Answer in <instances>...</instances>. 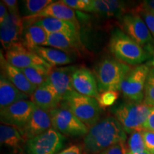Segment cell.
<instances>
[{"instance_id":"6da1fadb","label":"cell","mask_w":154,"mask_h":154,"mask_svg":"<svg viewBox=\"0 0 154 154\" xmlns=\"http://www.w3.org/2000/svg\"><path fill=\"white\" fill-rule=\"evenodd\" d=\"M126 133L114 117H106L88 129L84 138L87 154H99L103 150L121 143H126Z\"/></svg>"},{"instance_id":"7a4b0ae2","label":"cell","mask_w":154,"mask_h":154,"mask_svg":"<svg viewBox=\"0 0 154 154\" xmlns=\"http://www.w3.org/2000/svg\"><path fill=\"white\" fill-rule=\"evenodd\" d=\"M109 49L116 59L128 65L142 64L149 58L141 46L119 29L111 33Z\"/></svg>"},{"instance_id":"3957f363","label":"cell","mask_w":154,"mask_h":154,"mask_svg":"<svg viewBox=\"0 0 154 154\" xmlns=\"http://www.w3.org/2000/svg\"><path fill=\"white\" fill-rule=\"evenodd\" d=\"M151 106L143 102L126 101L111 108V112L126 134L143 131V125L149 116Z\"/></svg>"},{"instance_id":"277c9868","label":"cell","mask_w":154,"mask_h":154,"mask_svg":"<svg viewBox=\"0 0 154 154\" xmlns=\"http://www.w3.org/2000/svg\"><path fill=\"white\" fill-rule=\"evenodd\" d=\"M131 70L128 64L112 58H106L96 68L99 93L120 90L121 83Z\"/></svg>"},{"instance_id":"5b68a950","label":"cell","mask_w":154,"mask_h":154,"mask_svg":"<svg viewBox=\"0 0 154 154\" xmlns=\"http://www.w3.org/2000/svg\"><path fill=\"white\" fill-rule=\"evenodd\" d=\"M61 105L72 111L88 129L99 121L100 105L93 97L76 93L63 99Z\"/></svg>"},{"instance_id":"8992f818","label":"cell","mask_w":154,"mask_h":154,"mask_svg":"<svg viewBox=\"0 0 154 154\" xmlns=\"http://www.w3.org/2000/svg\"><path fill=\"white\" fill-rule=\"evenodd\" d=\"M66 141V138L51 128L43 134L26 141L24 154H57Z\"/></svg>"},{"instance_id":"52a82bcc","label":"cell","mask_w":154,"mask_h":154,"mask_svg":"<svg viewBox=\"0 0 154 154\" xmlns=\"http://www.w3.org/2000/svg\"><path fill=\"white\" fill-rule=\"evenodd\" d=\"M52 128L63 135L80 137L86 136L88 128L66 107L61 106L49 111Z\"/></svg>"},{"instance_id":"ba28073f","label":"cell","mask_w":154,"mask_h":154,"mask_svg":"<svg viewBox=\"0 0 154 154\" xmlns=\"http://www.w3.org/2000/svg\"><path fill=\"white\" fill-rule=\"evenodd\" d=\"M150 69L148 64H140L131 69L125 77L120 91L128 101H143L144 89Z\"/></svg>"},{"instance_id":"9c48e42d","label":"cell","mask_w":154,"mask_h":154,"mask_svg":"<svg viewBox=\"0 0 154 154\" xmlns=\"http://www.w3.org/2000/svg\"><path fill=\"white\" fill-rule=\"evenodd\" d=\"M36 106L29 100H22L2 109L0 120L2 124L8 125L22 130L32 117Z\"/></svg>"},{"instance_id":"30bf717a","label":"cell","mask_w":154,"mask_h":154,"mask_svg":"<svg viewBox=\"0 0 154 154\" xmlns=\"http://www.w3.org/2000/svg\"><path fill=\"white\" fill-rule=\"evenodd\" d=\"M124 32L143 47L153 41V36L137 11L125 13L121 18Z\"/></svg>"},{"instance_id":"8fae6325","label":"cell","mask_w":154,"mask_h":154,"mask_svg":"<svg viewBox=\"0 0 154 154\" xmlns=\"http://www.w3.org/2000/svg\"><path fill=\"white\" fill-rule=\"evenodd\" d=\"M5 59L8 63L19 69L34 66H44L52 69L53 66L46 62L31 50L23 46L21 42L14 44L6 51Z\"/></svg>"},{"instance_id":"7c38bea8","label":"cell","mask_w":154,"mask_h":154,"mask_svg":"<svg viewBox=\"0 0 154 154\" xmlns=\"http://www.w3.org/2000/svg\"><path fill=\"white\" fill-rule=\"evenodd\" d=\"M76 66H67L52 68L50 70L47 82L62 99L77 93L73 86L72 76Z\"/></svg>"},{"instance_id":"4fadbf2b","label":"cell","mask_w":154,"mask_h":154,"mask_svg":"<svg viewBox=\"0 0 154 154\" xmlns=\"http://www.w3.org/2000/svg\"><path fill=\"white\" fill-rule=\"evenodd\" d=\"M0 40L6 51L14 44L19 43L24 29V21L20 16L9 14L0 24Z\"/></svg>"},{"instance_id":"5bb4252c","label":"cell","mask_w":154,"mask_h":154,"mask_svg":"<svg viewBox=\"0 0 154 154\" xmlns=\"http://www.w3.org/2000/svg\"><path fill=\"white\" fill-rule=\"evenodd\" d=\"M48 17L69 21V22L74 23L78 26V21L76 19V14L74 9L63 4L62 1L54 2L38 14L32 17H24L22 19L24 23H28V24L24 26L26 27L33 24L38 19L48 18Z\"/></svg>"},{"instance_id":"9a60e30c","label":"cell","mask_w":154,"mask_h":154,"mask_svg":"<svg viewBox=\"0 0 154 154\" xmlns=\"http://www.w3.org/2000/svg\"><path fill=\"white\" fill-rule=\"evenodd\" d=\"M73 86L77 93L93 97L98 100L99 91L97 81L89 69L81 67L76 68L72 76Z\"/></svg>"},{"instance_id":"2e32d148","label":"cell","mask_w":154,"mask_h":154,"mask_svg":"<svg viewBox=\"0 0 154 154\" xmlns=\"http://www.w3.org/2000/svg\"><path fill=\"white\" fill-rule=\"evenodd\" d=\"M26 141L18 128L8 125L1 124L0 143L5 154L24 153Z\"/></svg>"},{"instance_id":"e0dca14e","label":"cell","mask_w":154,"mask_h":154,"mask_svg":"<svg viewBox=\"0 0 154 154\" xmlns=\"http://www.w3.org/2000/svg\"><path fill=\"white\" fill-rule=\"evenodd\" d=\"M51 128L52 124L49 113L36 106L29 121L20 132L24 139L27 140Z\"/></svg>"},{"instance_id":"ac0fdd59","label":"cell","mask_w":154,"mask_h":154,"mask_svg":"<svg viewBox=\"0 0 154 154\" xmlns=\"http://www.w3.org/2000/svg\"><path fill=\"white\" fill-rule=\"evenodd\" d=\"M1 68L2 74L19 90L26 95L32 96L37 88L38 86L31 83L20 69L7 62L5 57H2V54L1 55Z\"/></svg>"},{"instance_id":"d6986e66","label":"cell","mask_w":154,"mask_h":154,"mask_svg":"<svg viewBox=\"0 0 154 154\" xmlns=\"http://www.w3.org/2000/svg\"><path fill=\"white\" fill-rule=\"evenodd\" d=\"M32 101L39 109L49 111L57 109L62 99L47 81L38 86L31 96Z\"/></svg>"},{"instance_id":"ffe728a7","label":"cell","mask_w":154,"mask_h":154,"mask_svg":"<svg viewBox=\"0 0 154 154\" xmlns=\"http://www.w3.org/2000/svg\"><path fill=\"white\" fill-rule=\"evenodd\" d=\"M29 96L19 90L1 73L0 76V109L12 105L22 100H27Z\"/></svg>"},{"instance_id":"44dd1931","label":"cell","mask_w":154,"mask_h":154,"mask_svg":"<svg viewBox=\"0 0 154 154\" xmlns=\"http://www.w3.org/2000/svg\"><path fill=\"white\" fill-rule=\"evenodd\" d=\"M79 34L52 33L48 34L45 46L53 47L68 53V51L76 49L79 44Z\"/></svg>"},{"instance_id":"7402d4cb","label":"cell","mask_w":154,"mask_h":154,"mask_svg":"<svg viewBox=\"0 0 154 154\" xmlns=\"http://www.w3.org/2000/svg\"><path fill=\"white\" fill-rule=\"evenodd\" d=\"M31 51L41 57L51 66H63L72 62V59L68 53L53 47H36Z\"/></svg>"},{"instance_id":"603a6c76","label":"cell","mask_w":154,"mask_h":154,"mask_svg":"<svg viewBox=\"0 0 154 154\" xmlns=\"http://www.w3.org/2000/svg\"><path fill=\"white\" fill-rule=\"evenodd\" d=\"M48 33L41 26L31 24L24 27L21 43L29 50L36 47H44L47 41Z\"/></svg>"},{"instance_id":"cb8c5ba5","label":"cell","mask_w":154,"mask_h":154,"mask_svg":"<svg viewBox=\"0 0 154 154\" xmlns=\"http://www.w3.org/2000/svg\"><path fill=\"white\" fill-rule=\"evenodd\" d=\"M36 24L44 29L48 34L69 33L79 34L77 26L74 23L69 21L61 20L55 18H42L34 22L32 24Z\"/></svg>"},{"instance_id":"d4e9b609","label":"cell","mask_w":154,"mask_h":154,"mask_svg":"<svg viewBox=\"0 0 154 154\" xmlns=\"http://www.w3.org/2000/svg\"><path fill=\"white\" fill-rule=\"evenodd\" d=\"M94 11L102 16L121 17L125 14L124 3L116 0H93Z\"/></svg>"},{"instance_id":"484cf974","label":"cell","mask_w":154,"mask_h":154,"mask_svg":"<svg viewBox=\"0 0 154 154\" xmlns=\"http://www.w3.org/2000/svg\"><path fill=\"white\" fill-rule=\"evenodd\" d=\"M20 69L31 83L38 86L47 80L51 69L44 66H34Z\"/></svg>"},{"instance_id":"4316f807","label":"cell","mask_w":154,"mask_h":154,"mask_svg":"<svg viewBox=\"0 0 154 154\" xmlns=\"http://www.w3.org/2000/svg\"><path fill=\"white\" fill-rule=\"evenodd\" d=\"M54 1L52 0H26L22 2L23 11L25 17L34 16L44 10L50 4Z\"/></svg>"},{"instance_id":"83f0119b","label":"cell","mask_w":154,"mask_h":154,"mask_svg":"<svg viewBox=\"0 0 154 154\" xmlns=\"http://www.w3.org/2000/svg\"><path fill=\"white\" fill-rule=\"evenodd\" d=\"M126 147V153H138L146 151L142 131H137L131 134Z\"/></svg>"},{"instance_id":"f1b7e54d","label":"cell","mask_w":154,"mask_h":154,"mask_svg":"<svg viewBox=\"0 0 154 154\" xmlns=\"http://www.w3.org/2000/svg\"><path fill=\"white\" fill-rule=\"evenodd\" d=\"M143 103L149 106H154V68L150 69L148 74L144 89Z\"/></svg>"},{"instance_id":"f546056e","label":"cell","mask_w":154,"mask_h":154,"mask_svg":"<svg viewBox=\"0 0 154 154\" xmlns=\"http://www.w3.org/2000/svg\"><path fill=\"white\" fill-rule=\"evenodd\" d=\"M62 2L72 9L93 12V0H63Z\"/></svg>"},{"instance_id":"4dcf8cb0","label":"cell","mask_w":154,"mask_h":154,"mask_svg":"<svg viewBox=\"0 0 154 154\" xmlns=\"http://www.w3.org/2000/svg\"><path fill=\"white\" fill-rule=\"evenodd\" d=\"M118 93L116 91H105L100 94L97 101L100 106H111L118 99Z\"/></svg>"},{"instance_id":"1f68e13d","label":"cell","mask_w":154,"mask_h":154,"mask_svg":"<svg viewBox=\"0 0 154 154\" xmlns=\"http://www.w3.org/2000/svg\"><path fill=\"white\" fill-rule=\"evenodd\" d=\"M137 12L143 19L149 32H151L152 36L154 38V14L148 11L143 10L140 7L139 9H137Z\"/></svg>"},{"instance_id":"d6a6232c","label":"cell","mask_w":154,"mask_h":154,"mask_svg":"<svg viewBox=\"0 0 154 154\" xmlns=\"http://www.w3.org/2000/svg\"><path fill=\"white\" fill-rule=\"evenodd\" d=\"M142 135H143L146 150L149 153L154 154V132L143 130Z\"/></svg>"},{"instance_id":"836d02e7","label":"cell","mask_w":154,"mask_h":154,"mask_svg":"<svg viewBox=\"0 0 154 154\" xmlns=\"http://www.w3.org/2000/svg\"><path fill=\"white\" fill-rule=\"evenodd\" d=\"M126 143H121L103 150L99 154H126Z\"/></svg>"},{"instance_id":"e575fe53","label":"cell","mask_w":154,"mask_h":154,"mask_svg":"<svg viewBox=\"0 0 154 154\" xmlns=\"http://www.w3.org/2000/svg\"><path fill=\"white\" fill-rule=\"evenodd\" d=\"M3 2L9 11V14L20 16L19 11L18 2L16 0H3Z\"/></svg>"},{"instance_id":"d590c367","label":"cell","mask_w":154,"mask_h":154,"mask_svg":"<svg viewBox=\"0 0 154 154\" xmlns=\"http://www.w3.org/2000/svg\"><path fill=\"white\" fill-rule=\"evenodd\" d=\"M143 130L154 132V106H152L147 119L143 125Z\"/></svg>"},{"instance_id":"8d00e7d4","label":"cell","mask_w":154,"mask_h":154,"mask_svg":"<svg viewBox=\"0 0 154 154\" xmlns=\"http://www.w3.org/2000/svg\"><path fill=\"white\" fill-rule=\"evenodd\" d=\"M57 154H82V149L79 146L74 145L69 146Z\"/></svg>"},{"instance_id":"74e56055","label":"cell","mask_w":154,"mask_h":154,"mask_svg":"<svg viewBox=\"0 0 154 154\" xmlns=\"http://www.w3.org/2000/svg\"><path fill=\"white\" fill-rule=\"evenodd\" d=\"M140 8L154 14V0H147L143 2Z\"/></svg>"},{"instance_id":"f35d334b","label":"cell","mask_w":154,"mask_h":154,"mask_svg":"<svg viewBox=\"0 0 154 154\" xmlns=\"http://www.w3.org/2000/svg\"><path fill=\"white\" fill-rule=\"evenodd\" d=\"M7 10L8 9H7L5 3L3 2V1H1V3H0V24H2L5 21L6 17L9 14L7 13Z\"/></svg>"},{"instance_id":"ab89813d","label":"cell","mask_w":154,"mask_h":154,"mask_svg":"<svg viewBox=\"0 0 154 154\" xmlns=\"http://www.w3.org/2000/svg\"><path fill=\"white\" fill-rule=\"evenodd\" d=\"M126 154H151V153H149L147 151H146L141 152V153H126Z\"/></svg>"}]
</instances>
